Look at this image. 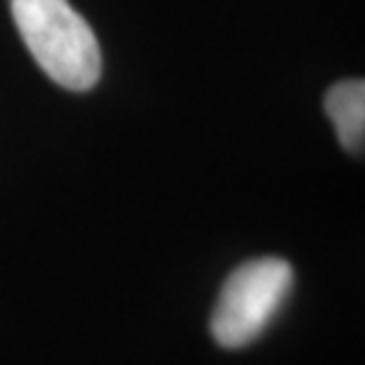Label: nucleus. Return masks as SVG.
I'll return each mask as SVG.
<instances>
[{
  "mask_svg": "<svg viewBox=\"0 0 365 365\" xmlns=\"http://www.w3.org/2000/svg\"><path fill=\"white\" fill-rule=\"evenodd\" d=\"M14 26L38 67L67 91H91L102 76V50L69 0H12Z\"/></svg>",
  "mask_w": 365,
  "mask_h": 365,
  "instance_id": "obj_1",
  "label": "nucleus"
},
{
  "mask_svg": "<svg viewBox=\"0 0 365 365\" xmlns=\"http://www.w3.org/2000/svg\"><path fill=\"white\" fill-rule=\"evenodd\" d=\"M294 287L284 259L264 257L237 266L221 287L211 313V334L223 349L250 346L268 330Z\"/></svg>",
  "mask_w": 365,
  "mask_h": 365,
  "instance_id": "obj_2",
  "label": "nucleus"
},
{
  "mask_svg": "<svg viewBox=\"0 0 365 365\" xmlns=\"http://www.w3.org/2000/svg\"><path fill=\"white\" fill-rule=\"evenodd\" d=\"M325 112L334 123L341 148L351 155H363L365 143V83L363 78H346L325 93Z\"/></svg>",
  "mask_w": 365,
  "mask_h": 365,
  "instance_id": "obj_3",
  "label": "nucleus"
}]
</instances>
